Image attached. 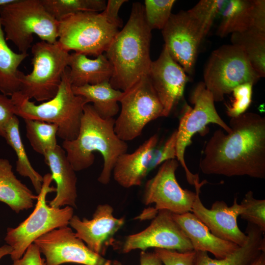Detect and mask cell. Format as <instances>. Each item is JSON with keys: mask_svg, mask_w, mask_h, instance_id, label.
Wrapping results in <instances>:
<instances>
[{"mask_svg": "<svg viewBox=\"0 0 265 265\" xmlns=\"http://www.w3.org/2000/svg\"><path fill=\"white\" fill-rule=\"evenodd\" d=\"M249 265H265V252H262Z\"/></svg>", "mask_w": 265, "mask_h": 265, "instance_id": "cell-43", "label": "cell"}, {"mask_svg": "<svg viewBox=\"0 0 265 265\" xmlns=\"http://www.w3.org/2000/svg\"><path fill=\"white\" fill-rule=\"evenodd\" d=\"M37 198V195L16 178L9 161L0 158V201L19 213L31 208Z\"/></svg>", "mask_w": 265, "mask_h": 265, "instance_id": "cell-25", "label": "cell"}, {"mask_svg": "<svg viewBox=\"0 0 265 265\" xmlns=\"http://www.w3.org/2000/svg\"><path fill=\"white\" fill-rule=\"evenodd\" d=\"M10 98L15 115L24 119L38 120L56 125L57 136L63 141L77 138L84 106L89 103L85 98L74 93L68 67L63 74L57 94L52 99L37 105L20 91Z\"/></svg>", "mask_w": 265, "mask_h": 265, "instance_id": "cell-4", "label": "cell"}, {"mask_svg": "<svg viewBox=\"0 0 265 265\" xmlns=\"http://www.w3.org/2000/svg\"><path fill=\"white\" fill-rule=\"evenodd\" d=\"M115 119H103L96 112L92 105L86 104L77 138L63 141L62 148L74 170L80 171L90 167L94 163V153L99 152L104 159V165L98 181L107 185L119 156L127 151L128 145L114 131Z\"/></svg>", "mask_w": 265, "mask_h": 265, "instance_id": "cell-3", "label": "cell"}, {"mask_svg": "<svg viewBox=\"0 0 265 265\" xmlns=\"http://www.w3.org/2000/svg\"><path fill=\"white\" fill-rule=\"evenodd\" d=\"M121 27L102 12H79L58 21L57 42L69 52L97 57L106 52Z\"/></svg>", "mask_w": 265, "mask_h": 265, "instance_id": "cell-6", "label": "cell"}, {"mask_svg": "<svg viewBox=\"0 0 265 265\" xmlns=\"http://www.w3.org/2000/svg\"><path fill=\"white\" fill-rule=\"evenodd\" d=\"M24 120L26 137L35 152L44 156L57 145L56 125L38 120Z\"/></svg>", "mask_w": 265, "mask_h": 265, "instance_id": "cell-30", "label": "cell"}, {"mask_svg": "<svg viewBox=\"0 0 265 265\" xmlns=\"http://www.w3.org/2000/svg\"><path fill=\"white\" fill-rule=\"evenodd\" d=\"M56 183V195L49 202L52 207L70 206L76 208L77 178L63 148L57 145L43 156Z\"/></svg>", "mask_w": 265, "mask_h": 265, "instance_id": "cell-21", "label": "cell"}, {"mask_svg": "<svg viewBox=\"0 0 265 265\" xmlns=\"http://www.w3.org/2000/svg\"><path fill=\"white\" fill-rule=\"evenodd\" d=\"M125 222L124 217H114L112 207L104 204L97 207L91 219L81 220L73 215L69 225L90 250L102 256L108 246L113 244L114 235Z\"/></svg>", "mask_w": 265, "mask_h": 265, "instance_id": "cell-17", "label": "cell"}, {"mask_svg": "<svg viewBox=\"0 0 265 265\" xmlns=\"http://www.w3.org/2000/svg\"><path fill=\"white\" fill-rule=\"evenodd\" d=\"M30 73L20 74V92L29 99L47 101L57 94L62 76L68 66L70 54L57 41H40L32 45Z\"/></svg>", "mask_w": 265, "mask_h": 265, "instance_id": "cell-8", "label": "cell"}, {"mask_svg": "<svg viewBox=\"0 0 265 265\" xmlns=\"http://www.w3.org/2000/svg\"><path fill=\"white\" fill-rule=\"evenodd\" d=\"M245 233L246 243L234 252L223 259H212L208 252L195 251L193 265H249L262 252L265 251L263 233L256 226L248 223Z\"/></svg>", "mask_w": 265, "mask_h": 265, "instance_id": "cell-24", "label": "cell"}, {"mask_svg": "<svg viewBox=\"0 0 265 265\" xmlns=\"http://www.w3.org/2000/svg\"><path fill=\"white\" fill-rule=\"evenodd\" d=\"M127 1L128 0H109L102 12L108 20L122 26V21L118 16V12L122 4Z\"/></svg>", "mask_w": 265, "mask_h": 265, "instance_id": "cell-40", "label": "cell"}, {"mask_svg": "<svg viewBox=\"0 0 265 265\" xmlns=\"http://www.w3.org/2000/svg\"><path fill=\"white\" fill-rule=\"evenodd\" d=\"M190 98L194 107L192 108L186 105L180 118L177 130L176 158L185 170L187 182L194 186L199 182V175L189 171L184 158L186 147L192 143L191 138L195 133L204 131L210 123L218 125L228 133L231 132V129L218 115L213 96L206 89L203 82L197 85Z\"/></svg>", "mask_w": 265, "mask_h": 265, "instance_id": "cell-11", "label": "cell"}, {"mask_svg": "<svg viewBox=\"0 0 265 265\" xmlns=\"http://www.w3.org/2000/svg\"><path fill=\"white\" fill-rule=\"evenodd\" d=\"M232 45L240 47L260 78L265 77V31L257 29L231 34Z\"/></svg>", "mask_w": 265, "mask_h": 265, "instance_id": "cell-29", "label": "cell"}, {"mask_svg": "<svg viewBox=\"0 0 265 265\" xmlns=\"http://www.w3.org/2000/svg\"><path fill=\"white\" fill-rule=\"evenodd\" d=\"M15 115L14 106L10 97L0 93V136L4 138L6 127Z\"/></svg>", "mask_w": 265, "mask_h": 265, "instance_id": "cell-38", "label": "cell"}, {"mask_svg": "<svg viewBox=\"0 0 265 265\" xmlns=\"http://www.w3.org/2000/svg\"><path fill=\"white\" fill-rule=\"evenodd\" d=\"M148 75L162 106V117H167L182 98L189 78L164 46L159 58L152 61Z\"/></svg>", "mask_w": 265, "mask_h": 265, "instance_id": "cell-18", "label": "cell"}, {"mask_svg": "<svg viewBox=\"0 0 265 265\" xmlns=\"http://www.w3.org/2000/svg\"><path fill=\"white\" fill-rule=\"evenodd\" d=\"M76 95L85 98L97 114L103 119L113 118L119 111V100L123 92L112 87L109 81L94 85L72 86Z\"/></svg>", "mask_w": 265, "mask_h": 265, "instance_id": "cell-26", "label": "cell"}, {"mask_svg": "<svg viewBox=\"0 0 265 265\" xmlns=\"http://www.w3.org/2000/svg\"><path fill=\"white\" fill-rule=\"evenodd\" d=\"M41 254L38 247L33 243L20 259L13 261L12 265H46L45 259L41 258Z\"/></svg>", "mask_w": 265, "mask_h": 265, "instance_id": "cell-39", "label": "cell"}, {"mask_svg": "<svg viewBox=\"0 0 265 265\" xmlns=\"http://www.w3.org/2000/svg\"><path fill=\"white\" fill-rule=\"evenodd\" d=\"M221 14L216 31L220 37L253 29L265 31L264 0H226Z\"/></svg>", "mask_w": 265, "mask_h": 265, "instance_id": "cell-19", "label": "cell"}, {"mask_svg": "<svg viewBox=\"0 0 265 265\" xmlns=\"http://www.w3.org/2000/svg\"><path fill=\"white\" fill-rule=\"evenodd\" d=\"M154 253L164 265H193L195 255L194 250L179 252L155 248Z\"/></svg>", "mask_w": 265, "mask_h": 265, "instance_id": "cell-36", "label": "cell"}, {"mask_svg": "<svg viewBox=\"0 0 265 265\" xmlns=\"http://www.w3.org/2000/svg\"><path fill=\"white\" fill-rule=\"evenodd\" d=\"M174 0H145L144 11L146 23L152 30L162 29L170 16Z\"/></svg>", "mask_w": 265, "mask_h": 265, "instance_id": "cell-33", "label": "cell"}, {"mask_svg": "<svg viewBox=\"0 0 265 265\" xmlns=\"http://www.w3.org/2000/svg\"><path fill=\"white\" fill-rule=\"evenodd\" d=\"M51 174L43 176L41 190L32 212L15 228L7 229L4 240L12 248L10 257L13 261L20 259L28 247L42 235L50 231L69 225L74 215V208L70 206L54 208L47 204L48 193L55 192L51 186L53 181Z\"/></svg>", "mask_w": 265, "mask_h": 265, "instance_id": "cell-7", "label": "cell"}, {"mask_svg": "<svg viewBox=\"0 0 265 265\" xmlns=\"http://www.w3.org/2000/svg\"><path fill=\"white\" fill-rule=\"evenodd\" d=\"M15 0H0V6L14 1Z\"/></svg>", "mask_w": 265, "mask_h": 265, "instance_id": "cell-44", "label": "cell"}, {"mask_svg": "<svg viewBox=\"0 0 265 265\" xmlns=\"http://www.w3.org/2000/svg\"><path fill=\"white\" fill-rule=\"evenodd\" d=\"M47 11L58 22L77 13L103 11L106 5L104 0H41Z\"/></svg>", "mask_w": 265, "mask_h": 265, "instance_id": "cell-31", "label": "cell"}, {"mask_svg": "<svg viewBox=\"0 0 265 265\" xmlns=\"http://www.w3.org/2000/svg\"><path fill=\"white\" fill-rule=\"evenodd\" d=\"M119 102L121 108L115 120L114 131L124 141L137 137L148 123L162 117V106L148 75L123 92Z\"/></svg>", "mask_w": 265, "mask_h": 265, "instance_id": "cell-10", "label": "cell"}, {"mask_svg": "<svg viewBox=\"0 0 265 265\" xmlns=\"http://www.w3.org/2000/svg\"><path fill=\"white\" fill-rule=\"evenodd\" d=\"M27 53H17L8 46L0 21V92L7 96L20 91L19 67L28 56Z\"/></svg>", "mask_w": 265, "mask_h": 265, "instance_id": "cell-27", "label": "cell"}, {"mask_svg": "<svg viewBox=\"0 0 265 265\" xmlns=\"http://www.w3.org/2000/svg\"><path fill=\"white\" fill-rule=\"evenodd\" d=\"M172 217L189 239L194 251L210 252L219 259L229 256L239 247L214 236L191 212L172 213Z\"/></svg>", "mask_w": 265, "mask_h": 265, "instance_id": "cell-22", "label": "cell"}, {"mask_svg": "<svg viewBox=\"0 0 265 265\" xmlns=\"http://www.w3.org/2000/svg\"><path fill=\"white\" fill-rule=\"evenodd\" d=\"M17 156L16 171L22 176L28 177L38 194L42 188L43 177L32 167L27 157L19 130V121L14 116L8 123L4 138Z\"/></svg>", "mask_w": 265, "mask_h": 265, "instance_id": "cell-28", "label": "cell"}, {"mask_svg": "<svg viewBox=\"0 0 265 265\" xmlns=\"http://www.w3.org/2000/svg\"><path fill=\"white\" fill-rule=\"evenodd\" d=\"M179 165L176 159L163 162L158 172L145 185L142 197L146 205L155 204L158 212L166 210L172 213L191 212L196 193L183 189L176 178Z\"/></svg>", "mask_w": 265, "mask_h": 265, "instance_id": "cell-13", "label": "cell"}, {"mask_svg": "<svg viewBox=\"0 0 265 265\" xmlns=\"http://www.w3.org/2000/svg\"><path fill=\"white\" fill-rule=\"evenodd\" d=\"M150 248L179 252L194 250L189 239L174 220L172 213L166 210L158 211L144 230L127 237L122 251L128 253L135 249L145 251Z\"/></svg>", "mask_w": 265, "mask_h": 265, "instance_id": "cell-15", "label": "cell"}, {"mask_svg": "<svg viewBox=\"0 0 265 265\" xmlns=\"http://www.w3.org/2000/svg\"><path fill=\"white\" fill-rule=\"evenodd\" d=\"M115 265H118L116 263ZM140 265H163L155 253L142 251L140 255Z\"/></svg>", "mask_w": 265, "mask_h": 265, "instance_id": "cell-41", "label": "cell"}, {"mask_svg": "<svg viewBox=\"0 0 265 265\" xmlns=\"http://www.w3.org/2000/svg\"><path fill=\"white\" fill-rule=\"evenodd\" d=\"M231 132L215 131L199 163L203 173L265 178V117L245 112L231 118Z\"/></svg>", "mask_w": 265, "mask_h": 265, "instance_id": "cell-1", "label": "cell"}, {"mask_svg": "<svg viewBox=\"0 0 265 265\" xmlns=\"http://www.w3.org/2000/svg\"><path fill=\"white\" fill-rule=\"evenodd\" d=\"M206 183V181H203L195 185L196 196L191 212L217 238L239 246L244 245L248 240V236L239 229L237 223L238 217L244 208L238 204L235 197L231 206H228L223 201H216L210 209H207L200 198L201 187Z\"/></svg>", "mask_w": 265, "mask_h": 265, "instance_id": "cell-16", "label": "cell"}, {"mask_svg": "<svg viewBox=\"0 0 265 265\" xmlns=\"http://www.w3.org/2000/svg\"><path fill=\"white\" fill-rule=\"evenodd\" d=\"M260 78L241 48L224 45L212 53L204 68L203 83L217 102L236 86L254 84Z\"/></svg>", "mask_w": 265, "mask_h": 265, "instance_id": "cell-9", "label": "cell"}, {"mask_svg": "<svg viewBox=\"0 0 265 265\" xmlns=\"http://www.w3.org/2000/svg\"><path fill=\"white\" fill-rule=\"evenodd\" d=\"M158 139V134H155L132 153L126 152L119 156L112 173L114 180L120 186L130 188L142 184L144 179L152 171V160Z\"/></svg>", "mask_w": 265, "mask_h": 265, "instance_id": "cell-20", "label": "cell"}, {"mask_svg": "<svg viewBox=\"0 0 265 265\" xmlns=\"http://www.w3.org/2000/svg\"><path fill=\"white\" fill-rule=\"evenodd\" d=\"M151 31L145 20L144 6L140 2L133 3L127 24L106 52L113 68L109 83L114 89L125 92L148 75L152 61Z\"/></svg>", "mask_w": 265, "mask_h": 265, "instance_id": "cell-2", "label": "cell"}, {"mask_svg": "<svg viewBox=\"0 0 265 265\" xmlns=\"http://www.w3.org/2000/svg\"><path fill=\"white\" fill-rule=\"evenodd\" d=\"M34 243L45 257L46 265L74 263L83 265H114L90 250L68 226L53 229Z\"/></svg>", "mask_w": 265, "mask_h": 265, "instance_id": "cell-12", "label": "cell"}, {"mask_svg": "<svg viewBox=\"0 0 265 265\" xmlns=\"http://www.w3.org/2000/svg\"><path fill=\"white\" fill-rule=\"evenodd\" d=\"M177 130L165 143L155 148L151 163L152 170L164 161L176 158Z\"/></svg>", "mask_w": 265, "mask_h": 265, "instance_id": "cell-37", "label": "cell"}, {"mask_svg": "<svg viewBox=\"0 0 265 265\" xmlns=\"http://www.w3.org/2000/svg\"><path fill=\"white\" fill-rule=\"evenodd\" d=\"M68 66L70 81L74 86L109 82L113 73L111 63L104 54L90 59L82 53H71Z\"/></svg>", "mask_w": 265, "mask_h": 265, "instance_id": "cell-23", "label": "cell"}, {"mask_svg": "<svg viewBox=\"0 0 265 265\" xmlns=\"http://www.w3.org/2000/svg\"><path fill=\"white\" fill-rule=\"evenodd\" d=\"M0 21L6 40L12 42L21 53H27L31 47L34 34L49 43L57 41L58 22L41 0H15L2 5Z\"/></svg>", "mask_w": 265, "mask_h": 265, "instance_id": "cell-5", "label": "cell"}, {"mask_svg": "<svg viewBox=\"0 0 265 265\" xmlns=\"http://www.w3.org/2000/svg\"><path fill=\"white\" fill-rule=\"evenodd\" d=\"M225 3V0H201L187 12L206 36Z\"/></svg>", "mask_w": 265, "mask_h": 265, "instance_id": "cell-32", "label": "cell"}, {"mask_svg": "<svg viewBox=\"0 0 265 265\" xmlns=\"http://www.w3.org/2000/svg\"><path fill=\"white\" fill-rule=\"evenodd\" d=\"M164 46L186 73L194 70L199 47L206 37L187 11L172 14L162 29Z\"/></svg>", "mask_w": 265, "mask_h": 265, "instance_id": "cell-14", "label": "cell"}, {"mask_svg": "<svg viewBox=\"0 0 265 265\" xmlns=\"http://www.w3.org/2000/svg\"><path fill=\"white\" fill-rule=\"evenodd\" d=\"M251 82L236 86L232 91L234 100L231 106L226 105V112L231 118H234L245 113L252 101V87Z\"/></svg>", "mask_w": 265, "mask_h": 265, "instance_id": "cell-35", "label": "cell"}, {"mask_svg": "<svg viewBox=\"0 0 265 265\" xmlns=\"http://www.w3.org/2000/svg\"><path fill=\"white\" fill-rule=\"evenodd\" d=\"M12 251V247L8 245L4 244L2 246L0 247V260L2 257L5 256L10 255L11 254Z\"/></svg>", "mask_w": 265, "mask_h": 265, "instance_id": "cell-42", "label": "cell"}, {"mask_svg": "<svg viewBox=\"0 0 265 265\" xmlns=\"http://www.w3.org/2000/svg\"><path fill=\"white\" fill-rule=\"evenodd\" d=\"M240 205L244 210L241 218L257 226L262 233L265 232V200L256 199L252 191H248L242 199Z\"/></svg>", "mask_w": 265, "mask_h": 265, "instance_id": "cell-34", "label": "cell"}]
</instances>
